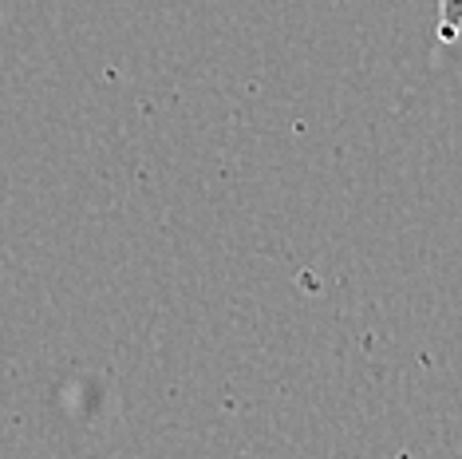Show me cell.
Masks as SVG:
<instances>
[{
	"label": "cell",
	"mask_w": 462,
	"mask_h": 459,
	"mask_svg": "<svg viewBox=\"0 0 462 459\" xmlns=\"http://www.w3.org/2000/svg\"><path fill=\"white\" fill-rule=\"evenodd\" d=\"M458 36H462V0H439V40L450 44Z\"/></svg>",
	"instance_id": "6da1fadb"
}]
</instances>
